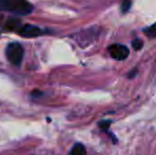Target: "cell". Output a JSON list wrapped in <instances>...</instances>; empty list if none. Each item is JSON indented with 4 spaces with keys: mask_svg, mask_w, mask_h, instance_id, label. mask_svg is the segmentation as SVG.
Returning <instances> with one entry per match:
<instances>
[{
    "mask_svg": "<svg viewBox=\"0 0 156 155\" xmlns=\"http://www.w3.org/2000/svg\"><path fill=\"white\" fill-rule=\"evenodd\" d=\"M108 52L113 58L117 61H124L129 58V50L126 46L119 45V44H115V45H111L108 47Z\"/></svg>",
    "mask_w": 156,
    "mask_h": 155,
    "instance_id": "obj_4",
    "label": "cell"
},
{
    "mask_svg": "<svg viewBox=\"0 0 156 155\" xmlns=\"http://www.w3.org/2000/svg\"><path fill=\"white\" fill-rule=\"evenodd\" d=\"M136 73H137V69H133V70H132V72L131 73H129V78H134V77H135V76H136Z\"/></svg>",
    "mask_w": 156,
    "mask_h": 155,
    "instance_id": "obj_12",
    "label": "cell"
},
{
    "mask_svg": "<svg viewBox=\"0 0 156 155\" xmlns=\"http://www.w3.org/2000/svg\"><path fill=\"white\" fill-rule=\"evenodd\" d=\"M5 56L9 62L14 66H19L23 58V48L19 43H10L6 46Z\"/></svg>",
    "mask_w": 156,
    "mask_h": 155,
    "instance_id": "obj_2",
    "label": "cell"
},
{
    "mask_svg": "<svg viewBox=\"0 0 156 155\" xmlns=\"http://www.w3.org/2000/svg\"><path fill=\"white\" fill-rule=\"evenodd\" d=\"M132 46H133V48L135 50H140L142 48V46H144V41L139 38H136L132 41Z\"/></svg>",
    "mask_w": 156,
    "mask_h": 155,
    "instance_id": "obj_9",
    "label": "cell"
},
{
    "mask_svg": "<svg viewBox=\"0 0 156 155\" xmlns=\"http://www.w3.org/2000/svg\"><path fill=\"white\" fill-rule=\"evenodd\" d=\"M69 155H86V149L82 143H76L72 147Z\"/></svg>",
    "mask_w": 156,
    "mask_h": 155,
    "instance_id": "obj_7",
    "label": "cell"
},
{
    "mask_svg": "<svg viewBox=\"0 0 156 155\" xmlns=\"http://www.w3.org/2000/svg\"><path fill=\"white\" fill-rule=\"evenodd\" d=\"M21 27V23L18 19L16 18H10L9 20H6L5 26H4V29L8 30V31H18V29Z\"/></svg>",
    "mask_w": 156,
    "mask_h": 155,
    "instance_id": "obj_6",
    "label": "cell"
},
{
    "mask_svg": "<svg viewBox=\"0 0 156 155\" xmlns=\"http://www.w3.org/2000/svg\"><path fill=\"white\" fill-rule=\"evenodd\" d=\"M144 32L147 36H149V37H151V38L156 37V23H153V25L150 26V27H148L147 29H144Z\"/></svg>",
    "mask_w": 156,
    "mask_h": 155,
    "instance_id": "obj_8",
    "label": "cell"
},
{
    "mask_svg": "<svg viewBox=\"0 0 156 155\" xmlns=\"http://www.w3.org/2000/svg\"><path fill=\"white\" fill-rule=\"evenodd\" d=\"M0 11L26 15L32 12L33 5L28 0H0Z\"/></svg>",
    "mask_w": 156,
    "mask_h": 155,
    "instance_id": "obj_1",
    "label": "cell"
},
{
    "mask_svg": "<svg viewBox=\"0 0 156 155\" xmlns=\"http://www.w3.org/2000/svg\"><path fill=\"white\" fill-rule=\"evenodd\" d=\"M131 5H132V1H131V0H123V1H122V4H121L122 12L126 13L127 11L131 9Z\"/></svg>",
    "mask_w": 156,
    "mask_h": 155,
    "instance_id": "obj_10",
    "label": "cell"
},
{
    "mask_svg": "<svg viewBox=\"0 0 156 155\" xmlns=\"http://www.w3.org/2000/svg\"><path fill=\"white\" fill-rule=\"evenodd\" d=\"M17 33L19 35L23 36V37H36V36L43 35L45 33V31L39 27H37V26L26 23V25H21V27L18 29Z\"/></svg>",
    "mask_w": 156,
    "mask_h": 155,
    "instance_id": "obj_5",
    "label": "cell"
},
{
    "mask_svg": "<svg viewBox=\"0 0 156 155\" xmlns=\"http://www.w3.org/2000/svg\"><path fill=\"white\" fill-rule=\"evenodd\" d=\"M97 35H98V28H89V29L76 33L73 38L81 47H86L87 45L93 43Z\"/></svg>",
    "mask_w": 156,
    "mask_h": 155,
    "instance_id": "obj_3",
    "label": "cell"
},
{
    "mask_svg": "<svg viewBox=\"0 0 156 155\" xmlns=\"http://www.w3.org/2000/svg\"><path fill=\"white\" fill-rule=\"evenodd\" d=\"M111 124H112V122L108 121V120H105V121H100V122H99V126H100V129H102L103 131H108Z\"/></svg>",
    "mask_w": 156,
    "mask_h": 155,
    "instance_id": "obj_11",
    "label": "cell"
}]
</instances>
